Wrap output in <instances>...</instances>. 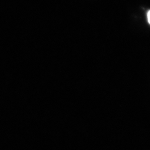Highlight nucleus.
Here are the masks:
<instances>
[{
    "label": "nucleus",
    "mask_w": 150,
    "mask_h": 150,
    "mask_svg": "<svg viewBox=\"0 0 150 150\" xmlns=\"http://www.w3.org/2000/svg\"><path fill=\"white\" fill-rule=\"evenodd\" d=\"M147 20H148V22L150 25V10L148 11L147 14Z\"/></svg>",
    "instance_id": "nucleus-1"
}]
</instances>
